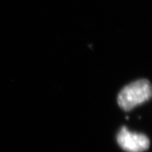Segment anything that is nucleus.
Masks as SVG:
<instances>
[{"label":"nucleus","instance_id":"2","mask_svg":"<svg viewBox=\"0 0 152 152\" xmlns=\"http://www.w3.org/2000/svg\"><path fill=\"white\" fill-rule=\"evenodd\" d=\"M119 146L127 152H143L150 146V140L146 135L128 131L126 127H121L117 136Z\"/></svg>","mask_w":152,"mask_h":152},{"label":"nucleus","instance_id":"1","mask_svg":"<svg viewBox=\"0 0 152 152\" xmlns=\"http://www.w3.org/2000/svg\"><path fill=\"white\" fill-rule=\"evenodd\" d=\"M152 97V85L146 79H141L127 85L120 91L118 103L124 110H131Z\"/></svg>","mask_w":152,"mask_h":152}]
</instances>
